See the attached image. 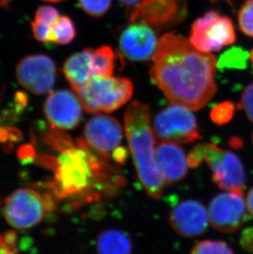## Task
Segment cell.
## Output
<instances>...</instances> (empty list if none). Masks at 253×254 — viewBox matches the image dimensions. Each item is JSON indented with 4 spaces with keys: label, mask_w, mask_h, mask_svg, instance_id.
I'll use <instances>...</instances> for the list:
<instances>
[{
    "label": "cell",
    "mask_w": 253,
    "mask_h": 254,
    "mask_svg": "<svg viewBox=\"0 0 253 254\" xmlns=\"http://www.w3.org/2000/svg\"><path fill=\"white\" fill-rule=\"evenodd\" d=\"M247 206L249 210V213L251 214V216H253V187L252 188L247 197Z\"/></svg>",
    "instance_id": "d6a6232c"
},
{
    "label": "cell",
    "mask_w": 253,
    "mask_h": 254,
    "mask_svg": "<svg viewBox=\"0 0 253 254\" xmlns=\"http://www.w3.org/2000/svg\"><path fill=\"white\" fill-rule=\"evenodd\" d=\"M45 1H49V2H59V1H61V0H45Z\"/></svg>",
    "instance_id": "74e56055"
},
{
    "label": "cell",
    "mask_w": 253,
    "mask_h": 254,
    "mask_svg": "<svg viewBox=\"0 0 253 254\" xmlns=\"http://www.w3.org/2000/svg\"><path fill=\"white\" fill-rule=\"evenodd\" d=\"M230 145H231L234 148H240L242 145H243V141H241L240 138L238 137H234L230 140Z\"/></svg>",
    "instance_id": "836d02e7"
},
{
    "label": "cell",
    "mask_w": 253,
    "mask_h": 254,
    "mask_svg": "<svg viewBox=\"0 0 253 254\" xmlns=\"http://www.w3.org/2000/svg\"><path fill=\"white\" fill-rule=\"evenodd\" d=\"M153 128L160 141L190 144L200 138L196 118L191 110L175 104L156 115Z\"/></svg>",
    "instance_id": "8992f818"
},
{
    "label": "cell",
    "mask_w": 253,
    "mask_h": 254,
    "mask_svg": "<svg viewBox=\"0 0 253 254\" xmlns=\"http://www.w3.org/2000/svg\"><path fill=\"white\" fill-rule=\"evenodd\" d=\"M59 153L53 169L55 178L46 186L55 198L72 199L74 207L113 195L125 184L121 173L96 156L83 138Z\"/></svg>",
    "instance_id": "7a4b0ae2"
},
{
    "label": "cell",
    "mask_w": 253,
    "mask_h": 254,
    "mask_svg": "<svg viewBox=\"0 0 253 254\" xmlns=\"http://www.w3.org/2000/svg\"><path fill=\"white\" fill-rule=\"evenodd\" d=\"M43 112L46 120L58 129H73L82 119V107L78 96L65 89L49 93L44 102Z\"/></svg>",
    "instance_id": "4fadbf2b"
},
{
    "label": "cell",
    "mask_w": 253,
    "mask_h": 254,
    "mask_svg": "<svg viewBox=\"0 0 253 254\" xmlns=\"http://www.w3.org/2000/svg\"><path fill=\"white\" fill-rule=\"evenodd\" d=\"M250 60H251V61L253 64V50L252 51L251 55H250Z\"/></svg>",
    "instance_id": "8d00e7d4"
},
{
    "label": "cell",
    "mask_w": 253,
    "mask_h": 254,
    "mask_svg": "<svg viewBox=\"0 0 253 254\" xmlns=\"http://www.w3.org/2000/svg\"><path fill=\"white\" fill-rule=\"evenodd\" d=\"M84 141L101 158L113 161L124 147L122 126L115 118L97 115L91 118L84 127Z\"/></svg>",
    "instance_id": "9c48e42d"
},
{
    "label": "cell",
    "mask_w": 253,
    "mask_h": 254,
    "mask_svg": "<svg viewBox=\"0 0 253 254\" xmlns=\"http://www.w3.org/2000/svg\"><path fill=\"white\" fill-rule=\"evenodd\" d=\"M191 254H234L227 244L221 240H203L197 243Z\"/></svg>",
    "instance_id": "7402d4cb"
},
{
    "label": "cell",
    "mask_w": 253,
    "mask_h": 254,
    "mask_svg": "<svg viewBox=\"0 0 253 254\" xmlns=\"http://www.w3.org/2000/svg\"><path fill=\"white\" fill-rule=\"evenodd\" d=\"M132 250L130 236L118 229L103 230L96 240L97 254H132Z\"/></svg>",
    "instance_id": "ac0fdd59"
},
{
    "label": "cell",
    "mask_w": 253,
    "mask_h": 254,
    "mask_svg": "<svg viewBox=\"0 0 253 254\" xmlns=\"http://www.w3.org/2000/svg\"><path fill=\"white\" fill-rule=\"evenodd\" d=\"M28 104L29 97L25 92L23 91L15 92L12 108L5 110L2 113L1 119L2 121L7 123L15 121L28 106Z\"/></svg>",
    "instance_id": "603a6c76"
},
{
    "label": "cell",
    "mask_w": 253,
    "mask_h": 254,
    "mask_svg": "<svg viewBox=\"0 0 253 254\" xmlns=\"http://www.w3.org/2000/svg\"><path fill=\"white\" fill-rule=\"evenodd\" d=\"M62 71L73 90L87 83L95 76L94 50L85 49L69 56Z\"/></svg>",
    "instance_id": "e0dca14e"
},
{
    "label": "cell",
    "mask_w": 253,
    "mask_h": 254,
    "mask_svg": "<svg viewBox=\"0 0 253 254\" xmlns=\"http://www.w3.org/2000/svg\"><path fill=\"white\" fill-rule=\"evenodd\" d=\"M244 191L220 192L213 197L208 209L209 221L220 232H236L249 219Z\"/></svg>",
    "instance_id": "30bf717a"
},
{
    "label": "cell",
    "mask_w": 253,
    "mask_h": 254,
    "mask_svg": "<svg viewBox=\"0 0 253 254\" xmlns=\"http://www.w3.org/2000/svg\"><path fill=\"white\" fill-rule=\"evenodd\" d=\"M55 208L51 194H41L31 189H20L5 199L2 214L12 227L30 229L41 223L47 212Z\"/></svg>",
    "instance_id": "5b68a950"
},
{
    "label": "cell",
    "mask_w": 253,
    "mask_h": 254,
    "mask_svg": "<svg viewBox=\"0 0 253 254\" xmlns=\"http://www.w3.org/2000/svg\"><path fill=\"white\" fill-rule=\"evenodd\" d=\"M153 61L151 81L171 103L197 111L216 93V59L183 36L165 34L158 41Z\"/></svg>",
    "instance_id": "6da1fadb"
},
{
    "label": "cell",
    "mask_w": 253,
    "mask_h": 254,
    "mask_svg": "<svg viewBox=\"0 0 253 254\" xmlns=\"http://www.w3.org/2000/svg\"><path fill=\"white\" fill-rule=\"evenodd\" d=\"M120 48L128 60L137 62L148 61L157 48L155 31L148 25L137 22L125 28L120 35Z\"/></svg>",
    "instance_id": "9a60e30c"
},
{
    "label": "cell",
    "mask_w": 253,
    "mask_h": 254,
    "mask_svg": "<svg viewBox=\"0 0 253 254\" xmlns=\"http://www.w3.org/2000/svg\"><path fill=\"white\" fill-rule=\"evenodd\" d=\"M205 161L212 172L213 182L221 190L244 191L246 172L236 154L215 143H205Z\"/></svg>",
    "instance_id": "ba28073f"
},
{
    "label": "cell",
    "mask_w": 253,
    "mask_h": 254,
    "mask_svg": "<svg viewBox=\"0 0 253 254\" xmlns=\"http://www.w3.org/2000/svg\"><path fill=\"white\" fill-rule=\"evenodd\" d=\"M31 29L35 38L46 46L54 44L53 40V25L44 24L36 21L31 22Z\"/></svg>",
    "instance_id": "4316f807"
},
{
    "label": "cell",
    "mask_w": 253,
    "mask_h": 254,
    "mask_svg": "<svg viewBox=\"0 0 253 254\" xmlns=\"http://www.w3.org/2000/svg\"><path fill=\"white\" fill-rule=\"evenodd\" d=\"M213 2H215V1H217V0H211ZM225 1H227V2H229V0H225Z\"/></svg>",
    "instance_id": "f35d334b"
},
{
    "label": "cell",
    "mask_w": 253,
    "mask_h": 254,
    "mask_svg": "<svg viewBox=\"0 0 253 254\" xmlns=\"http://www.w3.org/2000/svg\"><path fill=\"white\" fill-rule=\"evenodd\" d=\"M235 41L236 34L231 20L213 10L205 12L191 26L190 42L201 52L220 51Z\"/></svg>",
    "instance_id": "52a82bcc"
},
{
    "label": "cell",
    "mask_w": 253,
    "mask_h": 254,
    "mask_svg": "<svg viewBox=\"0 0 253 254\" xmlns=\"http://www.w3.org/2000/svg\"><path fill=\"white\" fill-rule=\"evenodd\" d=\"M250 58L249 52L241 47H233L225 51L217 63L219 69H244L247 67L248 60Z\"/></svg>",
    "instance_id": "ffe728a7"
},
{
    "label": "cell",
    "mask_w": 253,
    "mask_h": 254,
    "mask_svg": "<svg viewBox=\"0 0 253 254\" xmlns=\"http://www.w3.org/2000/svg\"><path fill=\"white\" fill-rule=\"evenodd\" d=\"M187 16V0H141L131 10L130 21L159 29L179 24Z\"/></svg>",
    "instance_id": "7c38bea8"
},
{
    "label": "cell",
    "mask_w": 253,
    "mask_h": 254,
    "mask_svg": "<svg viewBox=\"0 0 253 254\" xmlns=\"http://www.w3.org/2000/svg\"><path fill=\"white\" fill-rule=\"evenodd\" d=\"M116 56L110 46H103L94 50L95 76L111 77L115 71Z\"/></svg>",
    "instance_id": "d6986e66"
},
{
    "label": "cell",
    "mask_w": 253,
    "mask_h": 254,
    "mask_svg": "<svg viewBox=\"0 0 253 254\" xmlns=\"http://www.w3.org/2000/svg\"><path fill=\"white\" fill-rule=\"evenodd\" d=\"M234 105L231 101H224L218 104L210 111V119L215 125H224L233 119L234 115Z\"/></svg>",
    "instance_id": "d4e9b609"
},
{
    "label": "cell",
    "mask_w": 253,
    "mask_h": 254,
    "mask_svg": "<svg viewBox=\"0 0 253 254\" xmlns=\"http://www.w3.org/2000/svg\"><path fill=\"white\" fill-rule=\"evenodd\" d=\"M74 91L87 112L108 114L118 111L131 99L133 85L126 77L94 76Z\"/></svg>",
    "instance_id": "277c9868"
},
{
    "label": "cell",
    "mask_w": 253,
    "mask_h": 254,
    "mask_svg": "<svg viewBox=\"0 0 253 254\" xmlns=\"http://www.w3.org/2000/svg\"><path fill=\"white\" fill-rule=\"evenodd\" d=\"M16 77L26 90L41 96L50 93L55 86L57 68L51 57L42 54L31 55L18 62Z\"/></svg>",
    "instance_id": "8fae6325"
},
{
    "label": "cell",
    "mask_w": 253,
    "mask_h": 254,
    "mask_svg": "<svg viewBox=\"0 0 253 254\" xmlns=\"http://www.w3.org/2000/svg\"><path fill=\"white\" fill-rule=\"evenodd\" d=\"M169 220L175 232L185 238L203 235L210 221L204 205L193 199H187L177 204L170 211Z\"/></svg>",
    "instance_id": "5bb4252c"
},
{
    "label": "cell",
    "mask_w": 253,
    "mask_h": 254,
    "mask_svg": "<svg viewBox=\"0 0 253 254\" xmlns=\"http://www.w3.org/2000/svg\"><path fill=\"white\" fill-rule=\"evenodd\" d=\"M125 129L141 185L150 197L160 198L165 182L156 159L157 145L151 126V110L146 104L134 101L127 106Z\"/></svg>",
    "instance_id": "3957f363"
},
{
    "label": "cell",
    "mask_w": 253,
    "mask_h": 254,
    "mask_svg": "<svg viewBox=\"0 0 253 254\" xmlns=\"http://www.w3.org/2000/svg\"><path fill=\"white\" fill-rule=\"evenodd\" d=\"M84 12L93 17H101L110 9L112 0H78Z\"/></svg>",
    "instance_id": "484cf974"
},
{
    "label": "cell",
    "mask_w": 253,
    "mask_h": 254,
    "mask_svg": "<svg viewBox=\"0 0 253 254\" xmlns=\"http://www.w3.org/2000/svg\"><path fill=\"white\" fill-rule=\"evenodd\" d=\"M239 107L244 110L249 120L253 123V82L243 91Z\"/></svg>",
    "instance_id": "f546056e"
},
{
    "label": "cell",
    "mask_w": 253,
    "mask_h": 254,
    "mask_svg": "<svg viewBox=\"0 0 253 254\" xmlns=\"http://www.w3.org/2000/svg\"><path fill=\"white\" fill-rule=\"evenodd\" d=\"M17 245V235L15 231L0 233V254H19Z\"/></svg>",
    "instance_id": "83f0119b"
},
{
    "label": "cell",
    "mask_w": 253,
    "mask_h": 254,
    "mask_svg": "<svg viewBox=\"0 0 253 254\" xmlns=\"http://www.w3.org/2000/svg\"><path fill=\"white\" fill-rule=\"evenodd\" d=\"M59 17L60 13L55 7L46 5L37 8L35 13L34 21L44 24L54 25Z\"/></svg>",
    "instance_id": "f1b7e54d"
},
{
    "label": "cell",
    "mask_w": 253,
    "mask_h": 254,
    "mask_svg": "<svg viewBox=\"0 0 253 254\" xmlns=\"http://www.w3.org/2000/svg\"><path fill=\"white\" fill-rule=\"evenodd\" d=\"M156 159L167 185H174L186 177L189 170L188 157L179 144L160 141L156 146Z\"/></svg>",
    "instance_id": "2e32d148"
},
{
    "label": "cell",
    "mask_w": 253,
    "mask_h": 254,
    "mask_svg": "<svg viewBox=\"0 0 253 254\" xmlns=\"http://www.w3.org/2000/svg\"><path fill=\"white\" fill-rule=\"evenodd\" d=\"M252 140H253V136H252Z\"/></svg>",
    "instance_id": "ab89813d"
},
{
    "label": "cell",
    "mask_w": 253,
    "mask_h": 254,
    "mask_svg": "<svg viewBox=\"0 0 253 254\" xmlns=\"http://www.w3.org/2000/svg\"><path fill=\"white\" fill-rule=\"evenodd\" d=\"M123 4L127 5V6H136L141 2V0H120Z\"/></svg>",
    "instance_id": "e575fe53"
},
{
    "label": "cell",
    "mask_w": 253,
    "mask_h": 254,
    "mask_svg": "<svg viewBox=\"0 0 253 254\" xmlns=\"http://www.w3.org/2000/svg\"><path fill=\"white\" fill-rule=\"evenodd\" d=\"M54 43L66 46L76 37V27L72 19L67 16H61L53 25Z\"/></svg>",
    "instance_id": "44dd1931"
},
{
    "label": "cell",
    "mask_w": 253,
    "mask_h": 254,
    "mask_svg": "<svg viewBox=\"0 0 253 254\" xmlns=\"http://www.w3.org/2000/svg\"><path fill=\"white\" fill-rule=\"evenodd\" d=\"M11 0H0V7H3V6H6V5L8 4V2H10Z\"/></svg>",
    "instance_id": "d590c367"
},
{
    "label": "cell",
    "mask_w": 253,
    "mask_h": 254,
    "mask_svg": "<svg viewBox=\"0 0 253 254\" xmlns=\"http://www.w3.org/2000/svg\"><path fill=\"white\" fill-rule=\"evenodd\" d=\"M239 242L245 251L253 254V226L247 228L242 232Z\"/></svg>",
    "instance_id": "4dcf8cb0"
},
{
    "label": "cell",
    "mask_w": 253,
    "mask_h": 254,
    "mask_svg": "<svg viewBox=\"0 0 253 254\" xmlns=\"http://www.w3.org/2000/svg\"><path fill=\"white\" fill-rule=\"evenodd\" d=\"M17 155L21 161H28L36 157V151L33 146L27 144L20 147Z\"/></svg>",
    "instance_id": "1f68e13d"
},
{
    "label": "cell",
    "mask_w": 253,
    "mask_h": 254,
    "mask_svg": "<svg viewBox=\"0 0 253 254\" xmlns=\"http://www.w3.org/2000/svg\"><path fill=\"white\" fill-rule=\"evenodd\" d=\"M239 28L246 36L253 38V0H246L239 12Z\"/></svg>",
    "instance_id": "cb8c5ba5"
}]
</instances>
